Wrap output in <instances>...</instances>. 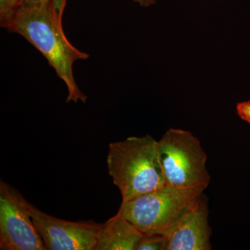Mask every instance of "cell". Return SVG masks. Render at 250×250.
<instances>
[{
    "mask_svg": "<svg viewBox=\"0 0 250 250\" xmlns=\"http://www.w3.org/2000/svg\"><path fill=\"white\" fill-rule=\"evenodd\" d=\"M134 1L143 7H148L151 5L155 4L156 3V0H134Z\"/></svg>",
    "mask_w": 250,
    "mask_h": 250,
    "instance_id": "cell-12",
    "label": "cell"
},
{
    "mask_svg": "<svg viewBox=\"0 0 250 250\" xmlns=\"http://www.w3.org/2000/svg\"><path fill=\"white\" fill-rule=\"evenodd\" d=\"M236 111L243 121L250 124V100L237 104Z\"/></svg>",
    "mask_w": 250,
    "mask_h": 250,
    "instance_id": "cell-11",
    "label": "cell"
},
{
    "mask_svg": "<svg viewBox=\"0 0 250 250\" xmlns=\"http://www.w3.org/2000/svg\"><path fill=\"white\" fill-rule=\"evenodd\" d=\"M167 238L165 234H145L136 250H166Z\"/></svg>",
    "mask_w": 250,
    "mask_h": 250,
    "instance_id": "cell-9",
    "label": "cell"
},
{
    "mask_svg": "<svg viewBox=\"0 0 250 250\" xmlns=\"http://www.w3.org/2000/svg\"><path fill=\"white\" fill-rule=\"evenodd\" d=\"M9 191L16 201L30 215L33 223L49 250H96L103 224L70 222L41 211L27 201L14 188Z\"/></svg>",
    "mask_w": 250,
    "mask_h": 250,
    "instance_id": "cell-5",
    "label": "cell"
},
{
    "mask_svg": "<svg viewBox=\"0 0 250 250\" xmlns=\"http://www.w3.org/2000/svg\"><path fill=\"white\" fill-rule=\"evenodd\" d=\"M158 152L166 187L205 190L209 185L207 154L190 131L167 130L158 141Z\"/></svg>",
    "mask_w": 250,
    "mask_h": 250,
    "instance_id": "cell-3",
    "label": "cell"
},
{
    "mask_svg": "<svg viewBox=\"0 0 250 250\" xmlns=\"http://www.w3.org/2000/svg\"><path fill=\"white\" fill-rule=\"evenodd\" d=\"M144 235L118 213L103 224L96 250H136Z\"/></svg>",
    "mask_w": 250,
    "mask_h": 250,
    "instance_id": "cell-8",
    "label": "cell"
},
{
    "mask_svg": "<svg viewBox=\"0 0 250 250\" xmlns=\"http://www.w3.org/2000/svg\"><path fill=\"white\" fill-rule=\"evenodd\" d=\"M201 188L164 187L126 202L118 213L145 234H165L180 213L200 194Z\"/></svg>",
    "mask_w": 250,
    "mask_h": 250,
    "instance_id": "cell-4",
    "label": "cell"
},
{
    "mask_svg": "<svg viewBox=\"0 0 250 250\" xmlns=\"http://www.w3.org/2000/svg\"><path fill=\"white\" fill-rule=\"evenodd\" d=\"M66 0H24L5 29L23 36L41 52L66 85V103L82 101L87 96L77 86L72 66L88 54L79 50L67 40L62 25Z\"/></svg>",
    "mask_w": 250,
    "mask_h": 250,
    "instance_id": "cell-1",
    "label": "cell"
},
{
    "mask_svg": "<svg viewBox=\"0 0 250 250\" xmlns=\"http://www.w3.org/2000/svg\"><path fill=\"white\" fill-rule=\"evenodd\" d=\"M106 164L123 202L165 187L158 141L149 135L111 143Z\"/></svg>",
    "mask_w": 250,
    "mask_h": 250,
    "instance_id": "cell-2",
    "label": "cell"
},
{
    "mask_svg": "<svg viewBox=\"0 0 250 250\" xmlns=\"http://www.w3.org/2000/svg\"><path fill=\"white\" fill-rule=\"evenodd\" d=\"M208 198L203 192L180 213L166 233V250H210Z\"/></svg>",
    "mask_w": 250,
    "mask_h": 250,
    "instance_id": "cell-7",
    "label": "cell"
},
{
    "mask_svg": "<svg viewBox=\"0 0 250 250\" xmlns=\"http://www.w3.org/2000/svg\"><path fill=\"white\" fill-rule=\"evenodd\" d=\"M24 0H0V24L1 27L11 21Z\"/></svg>",
    "mask_w": 250,
    "mask_h": 250,
    "instance_id": "cell-10",
    "label": "cell"
},
{
    "mask_svg": "<svg viewBox=\"0 0 250 250\" xmlns=\"http://www.w3.org/2000/svg\"><path fill=\"white\" fill-rule=\"evenodd\" d=\"M0 249L45 250L30 215L9 191V184L0 182Z\"/></svg>",
    "mask_w": 250,
    "mask_h": 250,
    "instance_id": "cell-6",
    "label": "cell"
}]
</instances>
